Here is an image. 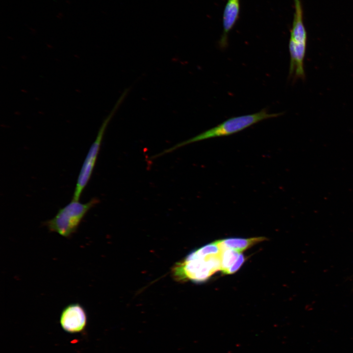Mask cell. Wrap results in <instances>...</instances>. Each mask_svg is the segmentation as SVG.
Returning <instances> with one entry per match:
<instances>
[{"mask_svg":"<svg viewBox=\"0 0 353 353\" xmlns=\"http://www.w3.org/2000/svg\"><path fill=\"white\" fill-rule=\"evenodd\" d=\"M279 113H269L266 109L251 114L230 118L217 126L209 129L189 139L179 143L154 156L159 157L191 143L215 137L229 136L240 132L252 125L266 119L278 117Z\"/></svg>","mask_w":353,"mask_h":353,"instance_id":"6da1fadb","label":"cell"},{"mask_svg":"<svg viewBox=\"0 0 353 353\" xmlns=\"http://www.w3.org/2000/svg\"><path fill=\"white\" fill-rule=\"evenodd\" d=\"M88 321L86 311L79 303H71L62 309L59 322L62 329L69 333L82 332L86 328Z\"/></svg>","mask_w":353,"mask_h":353,"instance_id":"8992f818","label":"cell"},{"mask_svg":"<svg viewBox=\"0 0 353 353\" xmlns=\"http://www.w3.org/2000/svg\"><path fill=\"white\" fill-rule=\"evenodd\" d=\"M245 261L244 255L241 253L237 260L228 269L227 274H232L236 272L241 267Z\"/></svg>","mask_w":353,"mask_h":353,"instance_id":"30bf717a","label":"cell"},{"mask_svg":"<svg viewBox=\"0 0 353 353\" xmlns=\"http://www.w3.org/2000/svg\"><path fill=\"white\" fill-rule=\"evenodd\" d=\"M295 12L290 30L289 51L290 56L289 73L294 79H304V61L307 35L303 23V9L301 0H294Z\"/></svg>","mask_w":353,"mask_h":353,"instance_id":"3957f363","label":"cell"},{"mask_svg":"<svg viewBox=\"0 0 353 353\" xmlns=\"http://www.w3.org/2000/svg\"><path fill=\"white\" fill-rule=\"evenodd\" d=\"M240 13V0H227L223 15V32L219 44L224 49L228 44V35L238 20Z\"/></svg>","mask_w":353,"mask_h":353,"instance_id":"52a82bcc","label":"cell"},{"mask_svg":"<svg viewBox=\"0 0 353 353\" xmlns=\"http://www.w3.org/2000/svg\"><path fill=\"white\" fill-rule=\"evenodd\" d=\"M266 239V238L264 237L250 238H229L218 240L216 242L221 250L230 249L241 252L255 244L262 242Z\"/></svg>","mask_w":353,"mask_h":353,"instance_id":"ba28073f","label":"cell"},{"mask_svg":"<svg viewBox=\"0 0 353 353\" xmlns=\"http://www.w3.org/2000/svg\"><path fill=\"white\" fill-rule=\"evenodd\" d=\"M220 270L221 252L218 254L203 255L194 251L175 265L172 275L179 282L190 280L202 282Z\"/></svg>","mask_w":353,"mask_h":353,"instance_id":"7a4b0ae2","label":"cell"},{"mask_svg":"<svg viewBox=\"0 0 353 353\" xmlns=\"http://www.w3.org/2000/svg\"><path fill=\"white\" fill-rule=\"evenodd\" d=\"M128 91L125 90L109 114L103 121L95 141L91 145L80 171L73 199L78 201L80 196L91 176L96 160L99 152L104 132L108 123L113 117L116 110L123 102Z\"/></svg>","mask_w":353,"mask_h":353,"instance_id":"5b68a950","label":"cell"},{"mask_svg":"<svg viewBox=\"0 0 353 353\" xmlns=\"http://www.w3.org/2000/svg\"><path fill=\"white\" fill-rule=\"evenodd\" d=\"M240 253L241 252L230 249L221 250L220 271L227 274L228 269L235 262Z\"/></svg>","mask_w":353,"mask_h":353,"instance_id":"9c48e42d","label":"cell"},{"mask_svg":"<svg viewBox=\"0 0 353 353\" xmlns=\"http://www.w3.org/2000/svg\"><path fill=\"white\" fill-rule=\"evenodd\" d=\"M98 202L96 198L84 203L72 199L68 204L60 208L52 218L45 222L44 225L49 231L70 239L76 232L87 213Z\"/></svg>","mask_w":353,"mask_h":353,"instance_id":"277c9868","label":"cell"}]
</instances>
